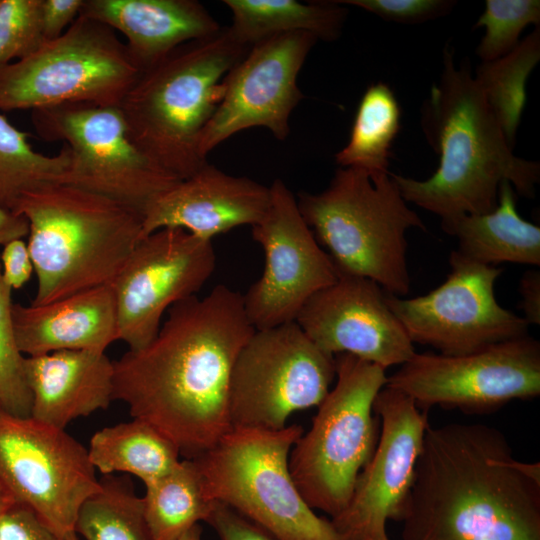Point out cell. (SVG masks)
<instances>
[{
  "instance_id": "60d3db41",
  "label": "cell",
  "mask_w": 540,
  "mask_h": 540,
  "mask_svg": "<svg viewBox=\"0 0 540 540\" xmlns=\"http://www.w3.org/2000/svg\"><path fill=\"white\" fill-rule=\"evenodd\" d=\"M28 235V222L21 216L0 207V245Z\"/></svg>"
},
{
  "instance_id": "b9f144b4",
  "label": "cell",
  "mask_w": 540,
  "mask_h": 540,
  "mask_svg": "<svg viewBox=\"0 0 540 540\" xmlns=\"http://www.w3.org/2000/svg\"><path fill=\"white\" fill-rule=\"evenodd\" d=\"M177 540H202V529L199 524L193 526Z\"/></svg>"
},
{
  "instance_id": "ee69618b",
  "label": "cell",
  "mask_w": 540,
  "mask_h": 540,
  "mask_svg": "<svg viewBox=\"0 0 540 540\" xmlns=\"http://www.w3.org/2000/svg\"><path fill=\"white\" fill-rule=\"evenodd\" d=\"M0 411H3V410L1 409V407H0Z\"/></svg>"
},
{
  "instance_id": "7bdbcfd3",
  "label": "cell",
  "mask_w": 540,
  "mask_h": 540,
  "mask_svg": "<svg viewBox=\"0 0 540 540\" xmlns=\"http://www.w3.org/2000/svg\"><path fill=\"white\" fill-rule=\"evenodd\" d=\"M12 501L8 498V496L5 494V492L0 487V510L7 506Z\"/></svg>"
},
{
  "instance_id": "f546056e",
  "label": "cell",
  "mask_w": 540,
  "mask_h": 540,
  "mask_svg": "<svg viewBox=\"0 0 540 540\" xmlns=\"http://www.w3.org/2000/svg\"><path fill=\"white\" fill-rule=\"evenodd\" d=\"M74 531L83 540H154L142 497L127 477L114 474L103 475L100 489L82 504Z\"/></svg>"
},
{
  "instance_id": "4316f807",
  "label": "cell",
  "mask_w": 540,
  "mask_h": 540,
  "mask_svg": "<svg viewBox=\"0 0 540 540\" xmlns=\"http://www.w3.org/2000/svg\"><path fill=\"white\" fill-rule=\"evenodd\" d=\"M401 127V108L389 85H369L358 104L347 144L335 154L340 168L370 176L389 172L392 146Z\"/></svg>"
},
{
  "instance_id": "7402d4cb",
  "label": "cell",
  "mask_w": 540,
  "mask_h": 540,
  "mask_svg": "<svg viewBox=\"0 0 540 540\" xmlns=\"http://www.w3.org/2000/svg\"><path fill=\"white\" fill-rule=\"evenodd\" d=\"M11 317L24 356L63 350L104 351L118 340V321L111 284L65 298L29 306L13 303Z\"/></svg>"
},
{
  "instance_id": "5b68a950",
  "label": "cell",
  "mask_w": 540,
  "mask_h": 540,
  "mask_svg": "<svg viewBox=\"0 0 540 540\" xmlns=\"http://www.w3.org/2000/svg\"><path fill=\"white\" fill-rule=\"evenodd\" d=\"M249 49L222 27L142 71L119 105L133 143L179 180L197 172L208 162L199 142L222 99L223 79Z\"/></svg>"
},
{
  "instance_id": "ab89813d",
  "label": "cell",
  "mask_w": 540,
  "mask_h": 540,
  "mask_svg": "<svg viewBox=\"0 0 540 540\" xmlns=\"http://www.w3.org/2000/svg\"><path fill=\"white\" fill-rule=\"evenodd\" d=\"M522 296L520 305L524 312V319L531 325L540 324V272L530 270L523 274L519 284Z\"/></svg>"
},
{
  "instance_id": "d6a6232c",
  "label": "cell",
  "mask_w": 540,
  "mask_h": 540,
  "mask_svg": "<svg viewBox=\"0 0 540 540\" xmlns=\"http://www.w3.org/2000/svg\"><path fill=\"white\" fill-rule=\"evenodd\" d=\"M11 294L12 289L3 279L0 264V407L8 414L30 417L31 393L24 371L25 356L15 338Z\"/></svg>"
},
{
  "instance_id": "3957f363",
  "label": "cell",
  "mask_w": 540,
  "mask_h": 540,
  "mask_svg": "<svg viewBox=\"0 0 540 540\" xmlns=\"http://www.w3.org/2000/svg\"><path fill=\"white\" fill-rule=\"evenodd\" d=\"M421 127L439 164L425 180L391 172L407 203L442 220L492 212L503 181L520 196H535L539 162L514 155L468 62L463 59L456 66L449 47L443 53L442 73L421 107Z\"/></svg>"
},
{
  "instance_id": "44dd1931",
  "label": "cell",
  "mask_w": 540,
  "mask_h": 540,
  "mask_svg": "<svg viewBox=\"0 0 540 540\" xmlns=\"http://www.w3.org/2000/svg\"><path fill=\"white\" fill-rule=\"evenodd\" d=\"M31 417L64 429L113 401L114 362L104 351L63 350L25 356Z\"/></svg>"
},
{
  "instance_id": "d4e9b609",
  "label": "cell",
  "mask_w": 540,
  "mask_h": 540,
  "mask_svg": "<svg viewBox=\"0 0 540 540\" xmlns=\"http://www.w3.org/2000/svg\"><path fill=\"white\" fill-rule=\"evenodd\" d=\"M233 20L228 27L245 47L276 35L307 32L317 40H337L347 18V9L335 1L224 0Z\"/></svg>"
},
{
  "instance_id": "74e56055",
  "label": "cell",
  "mask_w": 540,
  "mask_h": 540,
  "mask_svg": "<svg viewBox=\"0 0 540 540\" xmlns=\"http://www.w3.org/2000/svg\"><path fill=\"white\" fill-rule=\"evenodd\" d=\"M3 246L1 254L3 279L11 289H19L34 272L28 245L22 239H14Z\"/></svg>"
},
{
  "instance_id": "ba28073f",
  "label": "cell",
  "mask_w": 540,
  "mask_h": 540,
  "mask_svg": "<svg viewBox=\"0 0 540 540\" xmlns=\"http://www.w3.org/2000/svg\"><path fill=\"white\" fill-rule=\"evenodd\" d=\"M336 383L318 406L311 427L289 455V470L306 503L338 516L378 440L373 404L385 369L350 354L335 355Z\"/></svg>"
},
{
  "instance_id": "484cf974",
  "label": "cell",
  "mask_w": 540,
  "mask_h": 540,
  "mask_svg": "<svg viewBox=\"0 0 540 540\" xmlns=\"http://www.w3.org/2000/svg\"><path fill=\"white\" fill-rule=\"evenodd\" d=\"M87 450L102 475L127 473L144 484L169 473L181 461L180 451L169 438L136 418L98 430Z\"/></svg>"
},
{
  "instance_id": "9c48e42d",
  "label": "cell",
  "mask_w": 540,
  "mask_h": 540,
  "mask_svg": "<svg viewBox=\"0 0 540 540\" xmlns=\"http://www.w3.org/2000/svg\"><path fill=\"white\" fill-rule=\"evenodd\" d=\"M141 72L113 29L79 14L59 37L0 65V110L119 106Z\"/></svg>"
},
{
  "instance_id": "7c38bea8",
  "label": "cell",
  "mask_w": 540,
  "mask_h": 540,
  "mask_svg": "<svg viewBox=\"0 0 540 540\" xmlns=\"http://www.w3.org/2000/svg\"><path fill=\"white\" fill-rule=\"evenodd\" d=\"M0 487L66 540L82 504L100 489L88 450L64 429L0 411Z\"/></svg>"
},
{
  "instance_id": "f6af8a7d",
  "label": "cell",
  "mask_w": 540,
  "mask_h": 540,
  "mask_svg": "<svg viewBox=\"0 0 540 540\" xmlns=\"http://www.w3.org/2000/svg\"><path fill=\"white\" fill-rule=\"evenodd\" d=\"M78 540H81L80 538Z\"/></svg>"
},
{
  "instance_id": "2e32d148",
  "label": "cell",
  "mask_w": 540,
  "mask_h": 540,
  "mask_svg": "<svg viewBox=\"0 0 540 540\" xmlns=\"http://www.w3.org/2000/svg\"><path fill=\"white\" fill-rule=\"evenodd\" d=\"M212 241L180 228H163L142 238L111 284L118 340L129 350L149 344L163 314L196 296L215 271Z\"/></svg>"
},
{
  "instance_id": "52a82bcc",
  "label": "cell",
  "mask_w": 540,
  "mask_h": 540,
  "mask_svg": "<svg viewBox=\"0 0 540 540\" xmlns=\"http://www.w3.org/2000/svg\"><path fill=\"white\" fill-rule=\"evenodd\" d=\"M304 432L231 428L192 458L206 496L256 523L278 540H345L331 520L306 503L289 470V455Z\"/></svg>"
},
{
  "instance_id": "603a6c76",
  "label": "cell",
  "mask_w": 540,
  "mask_h": 540,
  "mask_svg": "<svg viewBox=\"0 0 540 540\" xmlns=\"http://www.w3.org/2000/svg\"><path fill=\"white\" fill-rule=\"evenodd\" d=\"M80 14L121 33L141 71L222 28L195 0H84Z\"/></svg>"
},
{
  "instance_id": "6da1fadb",
  "label": "cell",
  "mask_w": 540,
  "mask_h": 540,
  "mask_svg": "<svg viewBox=\"0 0 540 540\" xmlns=\"http://www.w3.org/2000/svg\"><path fill=\"white\" fill-rule=\"evenodd\" d=\"M145 347L114 362L113 400L169 438L184 459L214 446L230 429L235 360L255 329L242 294L219 284L168 309Z\"/></svg>"
},
{
  "instance_id": "277c9868",
  "label": "cell",
  "mask_w": 540,
  "mask_h": 540,
  "mask_svg": "<svg viewBox=\"0 0 540 540\" xmlns=\"http://www.w3.org/2000/svg\"><path fill=\"white\" fill-rule=\"evenodd\" d=\"M14 214L28 222L37 276L32 305L112 284L142 239V214L110 198L51 183L26 193Z\"/></svg>"
},
{
  "instance_id": "e0dca14e",
  "label": "cell",
  "mask_w": 540,
  "mask_h": 540,
  "mask_svg": "<svg viewBox=\"0 0 540 540\" xmlns=\"http://www.w3.org/2000/svg\"><path fill=\"white\" fill-rule=\"evenodd\" d=\"M317 41L310 33L291 32L248 50L223 79L222 99L200 138L203 159L229 137L252 127H264L281 141L287 138L290 115L304 99L298 74Z\"/></svg>"
},
{
  "instance_id": "4fadbf2b",
  "label": "cell",
  "mask_w": 540,
  "mask_h": 540,
  "mask_svg": "<svg viewBox=\"0 0 540 540\" xmlns=\"http://www.w3.org/2000/svg\"><path fill=\"white\" fill-rule=\"evenodd\" d=\"M449 264L446 280L425 295L402 298L385 292L388 307L413 343L444 355H463L528 335L526 320L495 298L502 269L457 250L451 252Z\"/></svg>"
},
{
  "instance_id": "f35d334b",
  "label": "cell",
  "mask_w": 540,
  "mask_h": 540,
  "mask_svg": "<svg viewBox=\"0 0 540 540\" xmlns=\"http://www.w3.org/2000/svg\"><path fill=\"white\" fill-rule=\"evenodd\" d=\"M84 0H42L41 23L44 40L64 33L77 19Z\"/></svg>"
},
{
  "instance_id": "cb8c5ba5",
  "label": "cell",
  "mask_w": 540,
  "mask_h": 540,
  "mask_svg": "<svg viewBox=\"0 0 540 540\" xmlns=\"http://www.w3.org/2000/svg\"><path fill=\"white\" fill-rule=\"evenodd\" d=\"M441 227L457 238V251L475 262L540 265V228L518 214L516 192L507 181L500 184L492 212L442 219Z\"/></svg>"
},
{
  "instance_id": "9a60e30c",
  "label": "cell",
  "mask_w": 540,
  "mask_h": 540,
  "mask_svg": "<svg viewBox=\"0 0 540 540\" xmlns=\"http://www.w3.org/2000/svg\"><path fill=\"white\" fill-rule=\"evenodd\" d=\"M269 188L268 208L251 227L253 239L264 252V269L242 295L244 311L255 330L295 321L305 303L338 278L290 189L281 179Z\"/></svg>"
},
{
  "instance_id": "836d02e7",
  "label": "cell",
  "mask_w": 540,
  "mask_h": 540,
  "mask_svg": "<svg viewBox=\"0 0 540 540\" xmlns=\"http://www.w3.org/2000/svg\"><path fill=\"white\" fill-rule=\"evenodd\" d=\"M42 0H0V65L25 58L45 41Z\"/></svg>"
},
{
  "instance_id": "8992f818",
  "label": "cell",
  "mask_w": 540,
  "mask_h": 540,
  "mask_svg": "<svg viewBox=\"0 0 540 540\" xmlns=\"http://www.w3.org/2000/svg\"><path fill=\"white\" fill-rule=\"evenodd\" d=\"M299 211L339 275L373 280L389 294L410 290L406 232L426 230L391 172L339 168L320 193L300 192Z\"/></svg>"
},
{
  "instance_id": "8d00e7d4",
  "label": "cell",
  "mask_w": 540,
  "mask_h": 540,
  "mask_svg": "<svg viewBox=\"0 0 540 540\" xmlns=\"http://www.w3.org/2000/svg\"><path fill=\"white\" fill-rule=\"evenodd\" d=\"M219 540H278L268 531L230 507L214 502L206 521Z\"/></svg>"
},
{
  "instance_id": "4dcf8cb0",
  "label": "cell",
  "mask_w": 540,
  "mask_h": 540,
  "mask_svg": "<svg viewBox=\"0 0 540 540\" xmlns=\"http://www.w3.org/2000/svg\"><path fill=\"white\" fill-rule=\"evenodd\" d=\"M70 163L63 144L56 155L37 152L29 134L0 114V207L14 213L21 198L43 185L62 183Z\"/></svg>"
},
{
  "instance_id": "8fae6325",
  "label": "cell",
  "mask_w": 540,
  "mask_h": 540,
  "mask_svg": "<svg viewBox=\"0 0 540 540\" xmlns=\"http://www.w3.org/2000/svg\"><path fill=\"white\" fill-rule=\"evenodd\" d=\"M335 377V356L295 321L255 330L232 369L231 428L280 430L293 413L318 407Z\"/></svg>"
},
{
  "instance_id": "ffe728a7",
  "label": "cell",
  "mask_w": 540,
  "mask_h": 540,
  "mask_svg": "<svg viewBox=\"0 0 540 540\" xmlns=\"http://www.w3.org/2000/svg\"><path fill=\"white\" fill-rule=\"evenodd\" d=\"M269 202V187L207 162L149 204L143 213L142 238L163 228H180L212 241L234 228L255 225Z\"/></svg>"
},
{
  "instance_id": "d6986e66",
  "label": "cell",
  "mask_w": 540,
  "mask_h": 540,
  "mask_svg": "<svg viewBox=\"0 0 540 540\" xmlns=\"http://www.w3.org/2000/svg\"><path fill=\"white\" fill-rule=\"evenodd\" d=\"M295 322L327 354H350L385 370L416 352L385 291L363 277L339 275L305 303Z\"/></svg>"
},
{
  "instance_id": "e575fe53",
  "label": "cell",
  "mask_w": 540,
  "mask_h": 540,
  "mask_svg": "<svg viewBox=\"0 0 540 540\" xmlns=\"http://www.w3.org/2000/svg\"><path fill=\"white\" fill-rule=\"evenodd\" d=\"M351 5L379 18L399 24H420L449 14L457 5L455 0H334Z\"/></svg>"
},
{
  "instance_id": "1f68e13d",
  "label": "cell",
  "mask_w": 540,
  "mask_h": 540,
  "mask_svg": "<svg viewBox=\"0 0 540 540\" xmlns=\"http://www.w3.org/2000/svg\"><path fill=\"white\" fill-rule=\"evenodd\" d=\"M540 24L539 0H486L482 14L473 28L485 32L475 54L489 62L510 53L521 41L523 30Z\"/></svg>"
},
{
  "instance_id": "7a4b0ae2",
  "label": "cell",
  "mask_w": 540,
  "mask_h": 540,
  "mask_svg": "<svg viewBox=\"0 0 540 540\" xmlns=\"http://www.w3.org/2000/svg\"><path fill=\"white\" fill-rule=\"evenodd\" d=\"M402 540H540V464L481 423L426 429Z\"/></svg>"
},
{
  "instance_id": "ac0fdd59",
  "label": "cell",
  "mask_w": 540,
  "mask_h": 540,
  "mask_svg": "<svg viewBox=\"0 0 540 540\" xmlns=\"http://www.w3.org/2000/svg\"><path fill=\"white\" fill-rule=\"evenodd\" d=\"M373 410L381 430L369 462L359 474L347 507L331 519L345 540H389L386 524L398 519L413 484L429 426L427 412L396 389L384 386Z\"/></svg>"
},
{
  "instance_id": "30bf717a",
  "label": "cell",
  "mask_w": 540,
  "mask_h": 540,
  "mask_svg": "<svg viewBox=\"0 0 540 540\" xmlns=\"http://www.w3.org/2000/svg\"><path fill=\"white\" fill-rule=\"evenodd\" d=\"M36 132L70 150L62 180L120 202L142 214L180 180L148 158L131 140L119 106L69 103L32 111Z\"/></svg>"
},
{
  "instance_id": "5bb4252c",
  "label": "cell",
  "mask_w": 540,
  "mask_h": 540,
  "mask_svg": "<svg viewBox=\"0 0 540 540\" xmlns=\"http://www.w3.org/2000/svg\"><path fill=\"white\" fill-rule=\"evenodd\" d=\"M385 386L425 410L488 412L540 394V343L527 335L463 355L415 352Z\"/></svg>"
},
{
  "instance_id": "d590c367",
  "label": "cell",
  "mask_w": 540,
  "mask_h": 540,
  "mask_svg": "<svg viewBox=\"0 0 540 540\" xmlns=\"http://www.w3.org/2000/svg\"><path fill=\"white\" fill-rule=\"evenodd\" d=\"M0 540L66 539L54 532L31 509L11 502L0 510Z\"/></svg>"
},
{
  "instance_id": "f1b7e54d",
  "label": "cell",
  "mask_w": 540,
  "mask_h": 540,
  "mask_svg": "<svg viewBox=\"0 0 540 540\" xmlns=\"http://www.w3.org/2000/svg\"><path fill=\"white\" fill-rule=\"evenodd\" d=\"M540 60V28L536 27L507 55L477 66L474 79L498 119L509 144L526 103V83Z\"/></svg>"
},
{
  "instance_id": "83f0119b",
  "label": "cell",
  "mask_w": 540,
  "mask_h": 540,
  "mask_svg": "<svg viewBox=\"0 0 540 540\" xmlns=\"http://www.w3.org/2000/svg\"><path fill=\"white\" fill-rule=\"evenodd\" d=\"M145 485L144 516L154 540H177L200 521H207L214 502L205 493L192 459Z\"/></svg>"
}]
</instances>
